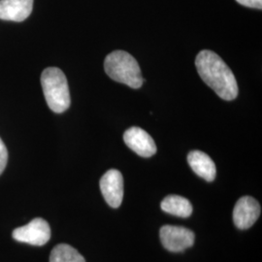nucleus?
I'll use <instances>...</instances> for the list:
<instances>
[{
  "instance_id": "nucleus-1",
  "label": "nucleus",
  "mask_w": 262,
  "mask_h": 262,
  "mask_svg": "<svg viewBox=\"0 0 262 262\" xmlns=\"http://www.w3.org/2000/svg\"><path fill=\"white\" fill-rule=\"evenodd\" d=\"M195 66L204 83L221 98L230 101L237 97L238 85L234 74L222 57L212 51L203 50L197 55Z\"/></svg>"
},
{
  "instance_id": "nucleus-2",
  "label": "nucleus",
  "mask_w": 262,
  "mask_h": 262,
  "mask_svg": "<svg viewBox=\"0 0 262 262\" xmlns=\"http://www.w3.org/2000/svg\"><path fill=\"white\" fill-rule=\"evenodd\" d=\"M104 68L114 81L132 89H139L144 82L137 60L124 51H114L106 56Z\"/></svg>"
},
{
  "instance_id": "nucleus-3",
  "label": "nucleus",
  "mask_w": 262,
  "mask_h": 262,
  "mask_svg": "<svg viewBox=\"0 0 262 262\" xmlns=\"http://www.w3.org/2000/svg\"><path fill=\"white\" fill-rule=\"evenodd\" d=\"M41 84L48 106L53 112L60 114L69 108V86L64 73L59 68H46L41 75Z\"/></svg>"
},
{
  "instance_id": "nucleus-4",
  "label": "nucleus",
  "mask_w": 262,
  "mask_h": 262,
  "mask_svg": "<svg viewBox=\"0 0 262 262\" xmlns=\"http://www.w3.org/2000/svg\"><path fill=\"white\" fill-rule=\"evenodd\" d=\"M160 241L162 246L172 253L184 252L192 247L195 240L194 233L182 226L164 225L159 231Z\"/></svg>"
},
{
  "instance_id": "nucleus-5",
  "label": "nucleus",
  "mask_w": 262,
  "mask_h": 262,
  "mask_svg": "<svg viewBox=\"0 0 262 262\" xmlns=\"http://www.w3.org/2000/svg\"><path fill=\"white\" fill-rule=\"evenodd\" d=\"M13 238L21 243L33 246H44L51 238V228L47 222L41 217L32 220L28 225L16 228Z\"/></svg>"
},
{
  "instance_id": "nucleus-6",
  "label": "nucleus",
  "mask_w": 262,
  "mask_h": 262,
  "mask_svg": "<svg viewBox=\"0 0 262 262\" xmlns=\"http://www.w3.org/2000/svg\"><path fill=\"white\" fill-rule=\"evenodd\" d=\"M260 213V205L253 197H242L237 201L233 210L235 225L242 230L248 229L255 224Z\"/></svg>"
},
{
  "instance_id": "nucleus-7",
  "label": "nucleus",
  "mask_w": 262,
  "mask_h": 262,
  "mask_svg": "<svg viewBox=\"0 0 262 262\" xmlns=\"http://www.w3.org/2000/svg\"><path fill=\"white\" fill-rule=\"evenodd\" d=\"M100 189L106 202L112 208L121 206L123 198V178L119 170L107 171L100 180Z\"/></svg>"
},
{
  "instance_id": "nucleus-8",
  "label": "nucleus",
  "mask_w": 262,
  "mask_h": 262,
  "mask_svg": "<svg viewBox=\"0 0 262 262\" xmlns=\"http://www.w3.org/2000/svg\"><path fill=\"white\" fill-rule=\"evenodd\" d=\"M123 140L128 148L143 158H150L157 152V146L150 134L140 127L133 126L124 132Z\"/></svg>"
},
{
  "instance_id": "nucleus-9",
  "label": "nucleus",
  "mask_w": 262,
  "mask_h": 262,
  "mask_svg": "<svg viewBox=\"0 0 262 262\" xmlns=\"http://www.w3.org/2000/svg\"><path fill=\"white\" fill-rule=\"evenodd\" d=\"M33 0H0V19L23 21L32 12Z\"/></svg>"
},
{
  "instance_id": "nucleus-10",
  "label": "nucleus",
  "mask_w": 262,
  "mask_h": 262,
  "mask_svg": "<svg viewBox=\"0 0 262 262\" xmlns=\"http://www.w3.org/2000/svg\"><path fill=\"white\" fill-rule=\"evenodd\" d=\"M187 162L189 166L199 177L213 182L216 175L215 162L203 151L192 150L187 156Z\"/></svg>"
},
{
  "instance_id": "nucleus-11",
  "label": "nucleus",
  "mask_w": 262,
  "mask_h": 262,
  "mask_svg": "<svg viewBox=\"0 0 262 262\" xmlns=\"http://www.w3.org/2000/svg\"><path fill=\"white\" fill-rule=\"evenodd\" d=\"M160 207L162 211L170 215L181 217H187L192 214V205L185 197L180 195H168L165 197Z\"/></svg>"
},
{
  "instance_id": "nucleus-12",
  "label": "nucleus",
  "mask_w": 262,
  "mask_h": 262,
  "mask_svg": "<svg viewBox=\"0 0 262 262\" xmlns=\"http://www.w3.org/2000/svg\"><path fill=\"white\" fill-rule=\"evenodd\" d=\"M50 262H85V259L73 247L67 244H59L53 249Z\"/></svg>"
},
{
  "instance_id": "nucleus-13",
  "label": "nucleus",
  "mask_w": 262,
  "mask_h": 262,
  "mask_svg": "<svg viewBox=\"0 0 262 262\" xmlns=\"http://www.w3.org/2000/svg\"><path fill=\"white\" fill-rule=\"evenodd\" d=\"M7 161H8V150L5 144L0 138V175L3 173L4 169L6 167Z\"/></svg>"
},
{
  "instance_id": "nucleus-14",
  "label": "nucleus",
  "mask_w": 262,
  "mask_h": 262,
  "mask_svg": "<svg viewBox=\"0 0 262 262\" xmlns=\"http://www.w3.org/2000/svg\"><path fill=\"white\" fill-rule=\"evenodd\" d=\"M238 3H240L243 6L255 8V9H261L262 0H236Z\"/></svg>"
}]
</instances>
